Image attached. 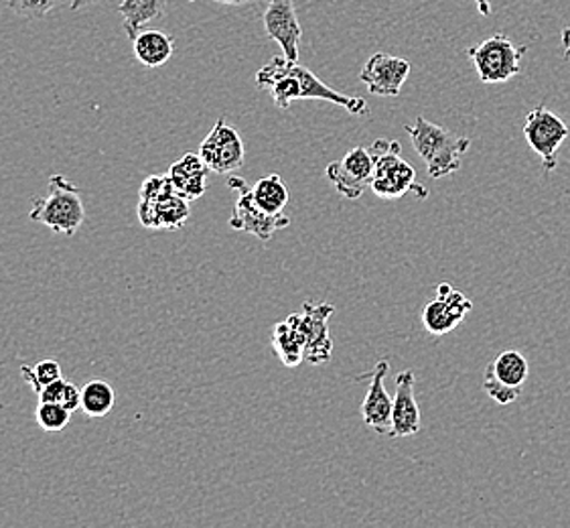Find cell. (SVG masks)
Segmentation results:
<instances>
[{
  "instance_id": "ac0fdd59",
  "label": "cell",
  "mask_w": 570,
  "mask_h": 528,
  "mask_svg": "<svg viewBox=\"0 0 570 528\" xmlns=\"http://www.w3.org/2000/svg\"><path fill=\"white\" fill-rule=\"evenodd\" d=\"M167 0H122L118 12L122 17V29L126 37L132 41L147 25L155 23L165 17Z\"/></svg>"
},
{
  "instance_id": "8992f818",
  "label": "cell",
  "mask_w": 570,
  "mask_h": 528,
  "mask_svg": "<svg viewBox=\"0 0 570 528\" xmlns=\"http://www.w3.org/2000/svg\"><path fill=\"white\" fill-rule=\"evenodd\" d=\"M525 143L537 153L544 172L552 173L559 165V150L569 137V127L547 106L532 108L524 123Z\"/></svg>"
},
{
  "instance_id": "44dd1931",
  "label": "cell",
  "mask_w": 570,
  "mask_h": 528,
  "mask_svg": "<svg viewBox=\"0 0 570 528\" xmlns=\"http://www.w3.org/2000/svg\"><path fill=\"white\" fill-rule=\"evenodd\" d=\"M252 197L268 214H283L288 204V187L281 175H268L252 185Z\"/></svg>"
},
{
  "instance_id": "d6986e66",
  "label": "cell",
  "mask_w": 570,
  "mask_h": 528,
  "mask_svg": "<svg viewBox=\"0 0 570 528\" xmlns=\"http://www.w3.org/2000/svg\"><path fill=\"white\" fill-rule=\"evenodd\" d=\"M273 350L283 366L295 368L305 360V338L291 317L273 327Z\"/></svg>"
},
{
  "instance_id": "2e32d148",
  "label": "cell",
  "mask_w": 570,
  "mask_h": 528,
  "mask_svg": "<svg viewBox=\"0 0 570 528\" xmlns=\"http://www.w3.org/2000/svg\"><path fill=\"white\" fill-rule=\"evenodd\" d=\"M209 173L199 153H185L179 162L173 163L167 175L171 177L175 194L185 197L187 202H195L206 194Z\"/></svg>"
},
{
  "instance_id": "9c48e42d",
  "label": "cell",
  "mask_w": 570,
  "mask_h": 528,
  "mask_svg": "<svg viewBox=\"0 0 570 528\" xmlns=\"http://www.w3.org/2000/svg\"><path fill=\"white\" fill-rule=\"evenodd\" d=\"M327 179L337 194L347 199H360L374 179V155L370 147H355L340 162L327 165Z\"/></svg>"
},
{
  "instance_id": "f1b7e54d",
  "label": "cell",
  "mask_w": 570,
  "mask_h": 528,
  "mask_svg": "<svg viewBox=\"0 0 570 528\" xmlns=\"http://www.w3.org/2000/svg\"><path fill=\"white\" fill-rule=\"evenodd\" d=\"M194 2V0H189ZM219 4H228V7H248V4H256V2H266V0H214Z\"/></svg>"
},
{
  "instance_id": "f546056e",
  "label": "cell",
  "mask_w": 570,
  "mask_h": 528,
  "mask_svg": "<svg viewBox=\"0 0 570 528\" xmlns=\"http://www.w3.org/2000/svg\"><path fill=\"white\" fill-rule=\"evenodd\" d=\"M96 2H102V0H71V11H80V9H88Z\"/></svg>"
},
{
  "instance_id": "52a82bcc",
  "label": "cell",
  "mask_w": 570,
  "mask_h": 528,
  "mask_svg": "<svg viewBox=\"0 0 570 528\" xmlns=\"http://www.w3.org/2000/svg\"><path fill=\"white\" fill-rule=\"evenodd\" d=\"M530 366L522 352L505 350L491 360L483 377V391L498 404H510L522 397Z\"/></svg>"
},
{
  "instance_id": "d4e9b609",
  "label": "cell",
  "mask_w": 570,
  "mask_h": 528,
  "mask_svg": "<svg viewBox=\"0 0 570 528\" xmlns=\"http://www.w3.org/2000/svg\"><path fill=\"white\" fill-rule=\"evenodd\" d=\"M59 0H7L9 9L24 19H43L47 12L53 11Z\"/></svg>"
},
{
  "instance_id": "d6a6232c",
  "label": "cell",
  "mask_w": 570,
  "mask_h": 528,
  "mask_svg": "<svg viewBox=\"0 0 570 528\" xmlns=\"http://www.w3.org/2000/svg\"><path fill=\"white\" fill-rule=\"evenodd\" d=\"M0 409H4V404H2V402H0Z\"/></svg>"
},
{
  "instance_id": "83f0119b",
  "label": "cell",
  "mask_w": 570,
  "mask_h": 528,
  "mask_svg": "<svg viewBox=\"0 0 570 528\" xmlns=\"http://www.w3.org/2000/svg\"><path fill=\"white\" fill-rule=\"evenodd\" d=\"M61 404H63L68 411H71V413L81 409V389H78L73 382H68L66 392H63V399H61Z\"/></svg>"
},
{
  "instance_id": "6da1fadb",
  "label": "cell",
  "mask_w": 570,
  "mask_h": 528,
  "mask_svg": "<svg viewBox=\"0 0 570 528\" xmlns=\"http://www.w3.org/2000/svg\"><path fill=\"white\" fill-rule=\"evenodd\" d=\"M404 130L411 135L412 147L419 153L433 179H443L459 172L463 155L471 149V138L459 137L422 116L412 125H406Z\"/></svg>"
},
{
  "instance_id": "ffe728a7",
  "label": "cell",
  "mask_w": 570,
  "mask_h": 528,
  "mask_svg": "<svg viewBox=\"0 0 570 528\" xmlns=\"http://www.w3.org/2000/svg\"><path fill=\"white\" fill-rule=\"evenodd\" d=\"M116 391L110 382L94 379L81 389V411L91 419H102L115 409Z\"/></svg>"
},
{
  "instance_id": "7402d4cb",
  "label": "cell",
  "mask_w": 570,
  "mask_h": 528,
  "mask_svg": "<svg viewBox=\"0 0 570 528\" xmlns=\"http://www.w3.org/2000/svg\"><path fill=\"white\" fill-rule=\"evenodd\" d=\"M155 204V212H157V231L165 228V231H181L183 226L189 219V204L185 197L179 194H171V196L160 199V202H153Z\"/></svg>"
},
{
  "instance_id": "9a60e30c",
  "label": "cell",
  "mask_w": 570,
  "mask_h": 528,
  "mask_svg": "<svg viewBox=\"0 0 570 528\" xmlns=\"http://www.w3.org/2000/svg\"><path fill=\"white\" fill-rule=\"evenodd\" d=\"M392 429L389 437L416 436L421 431V409L414 399V372L402 370L396 377V394L392 397Z\"/></svg>"
},
{
  "instance_id": "ba28073f",
  "label": "cell",
  "mask_w": 570,
  "mask_h": 528,
  "mask_svg": "<svg viewBox=\"0 0 570 528\" xmlns=\"http://www.w3.org/2000/svg\"><path fill=\"white\" fill-rule=\"evenodd\" d=\"M335 313L331 303H313L307 301L301 313L288 315L305 338V360L311 364L330 362L333 352V340L330 333V317Z\"/></svg>"
},
{
  "instance_id": "8fae6325",
  "label": "cell",
  "mask_w": 570,
  "mask_h": 528,
  "mask_svg": "<svg viewBox=\"0 0 570 528\" xmlns=\"http://www.w3.org/2000/svg\"><path fill=\"white\" fill-rule=\"evenodd\" d=\"M473 303L468 295L456 291L451 283H441L436 287V297L431 299L422 310V325L433 335H445L465 322Z\"/></svg>"
},
{
  "instance_id": "30bf717a",
  "label": "cell",
  "mask_w": 570,
  "mask_h": 528,
  "mask_svg": "<svg viewBox=\"0 0 570 528\" xmlns=\"http://www.w3.org/2000/svg\"><path fill=\"white\" fill-rule=\"evenodd\" d=\"M199 155L206 162L209 172L226 175L242 169L244 165V140L240 133L229 127L226 118H217L216 127L204 138Z\"/></svg>"
},
{
  "instance_id": "5b68a950",
  "label": "cell",
  "mask_w": 570,
  "mask_h": 528,
  "mask_svg": "<svg viewBox=\"0 0 570 528\" xmlns=\"http://www.w3.org/2000/svg\"><path fill=\"white\" fill-rule=\"evenodd\" d=\"M228 185L238 194L234 214L229 219V226L234 231L248 232L252 236H256L258 241L268 242L276 232L291 226V218L286 216L285 212L283 214H268V212H264L263 207H258V204L252 197L250 185L246 184L242 177L232 175Z\"/></svg>"
},
{
  "instance_id": "603a6c76",
  "label": "cell",
  "mask_w": 570,
  "mask_h": 528,
  "mask_svg": "<svg viewBox=\"0 0 570 528\" xmlns=\"http://www.w3.org/2000/svg\"><path fill=\"white\" fill-rule=\"evenodd\" d=\"M21 374H23L24 382L33 389L35 394L43 391V387L47 384L63 379L58 360H41L35 366H21Z\"/></svg>"
},
{
  "instance_id": "e0dca14e",
  "label": "cell",
  "mask_w": 570,
  "mask_h": 528,
  "mask_svg": "<svg viewBox=\"0 0 570 528\" xmlns=\"http://www.w3.org/2000/svg\"><path fill=\"white\" fill-rule=\"evenodd\" d=\"M132 49L145 68L157 69L173 58L175 41L159 29H145L132 39Z\"/></svg>"
},
{
  "instance_id": "4fadbf2b",
  "label": "cell",
  "mask_w": 570,
  "mask_h": 528,
  "mask_svg": "<svg viewBox=\"0 0 570 528\" xmlns=\"http://www.w3.org/2000/svg\"><path fill=\"white\" fill-rule=\"evenodd\" d=\"M409 76H411V63L406 59L396 58L390 53H374L362 68L360 80L364 81L367 90L374 96L392 98V96H399Z\"/></svg>"
},
{
  "instance_id": "5bb4252c",
  "label": "cell",
  "mask_w": 570,
  "mask_h": 528,
  "mask_svg": "<svg viewBox=\"0 0 570 528\" xmlns=\"http://www.w3.org/2000/svg\"><path fill=\"white\" fill-rule=\"evenodd\" d=\"M389 370V360H380L372 374H364V379H370V389L365 392V399L362 402V419L365 426L374 429L380 436H389L392 429V402L394 401L384 387Z\"/></svg>"
},
{
  "instance_id": "7a4b0ae2",
  "label": "cell",
  "mask_w": 570,
  "mask_h": 528,
  "mask_svg": "<svg viewBox=\"0 0 570 528\" xmlns=\"http://www.w3.org/2000/svg\"><path fill=\"white\" fill-rule=\"evenodd\" d=\"M370 150L374 155V179L372 192L382 199H400L412 196L426 197L429 189L416 182V172L411 163L402 159V147L399 140L377 138Z\"/></svg>"
},
{
  "instance_id": "836d02e7",
  "label": "cell",
  "mask_w": 570,
  "mask_h": 528,
  "mask_svg": "<svg viewBox=\"0 0 570 528\" xmlns=\"http://www.w3.org/2000/svg\"><path fill=\"white\" fill-rule=\"evenodd\" d=\"M59 2H61V0H59Z\"/></svg>"
},
{
  "instance_id": "4316f807",
  "label": "cell",
  "mask_w": 570,
  "mask_h": 528,
  "mask_svg": "<svg viewBox=\"0 0 570 528\" xmlns=\"http://www.w3.org/2000/svg\"><path fill=\"white\" fill-rule=\"evenodd\" d=\"M66 387H68V380L66 379H59L51 382V384H47V387H43V391L37 394L39 402H61Z\"/></svg>"
},
{
  "instance_id": "484cf974",
  "label": "cell",
  "mask_w": 570,
  "mask_h": 528,
  "mask_svg": "<svg viewBox=\"0 0 570 528\" xmlns=\"http://www.w3.org/2000/svg\"><path fill=\"white\" fill-rule=\"evenodd\" d=\"M171 194H175V187L169 175H150L140 187V199L147 202H160Z\"/></svg>"
},
{
  "instance_id": "1f68e13d",
  "label": "cell",
  "mask_w": 570,
  "mask_h": 528,
  "mask_svg": "<svg viewBox=\"0 0 570 528\" xmlns=\"http://www.w3.org/2000/svg\"><path fill=\"white\" fill-rule=\"evenodd\" d=\"M475 4H478V11L483 14V17H490L491 14V4L490 0H473Z\"/></svg>"
},
{
  "instance_id": "277c9868",
  "label": "cell",
  "mask_w": 570,
  "mask_h": 528,
  "mask_svg": "<svg viewBox=\"0 0 570 528\" xmlns=\"http://www.w3.org/2000/svg\"><path fill=\"white\" fill-rule=\"evenodd\" d=\"M528 47H515L510 37L491 35L480 46L471 47L468 58L475 66V71L483 84H503L520 74V61Z\"/></svg>"
},
{
  "instance_id": "7c38bea8",
  "label": "cell",
  "mask_w": 570,
  "mask_h": 528,
  "mask_svg": "<svg viewBox=\"0 0 570 528\" xmlns=\"http://www.w3.org/2000/svg\"><path fill=\"white\" fill-rule=\"evenodd\" d=\"M263 23L268 39L283 49V56L293 61L298 59V43H301V23H298L295 0H266Z\"/></svg>"
},
{
  "instance_id": "cb8c5ba5",
  "label": "cell",
  "mask_w": 570,
  "mask_h": 528,
  "mask_svg": "<svg viewBox=\"0 0 570 528\" xmlns=\"http://www.w3.org/2000/svg\"><path fill=\"white\" fill-rule=\"evenodd\" d=\"M35 419L47 433H59L69 426L71 411H68L61 402H39Z\"/></svg>"
},
{
  "instance_id": "4dcf8cb0",
  "label": "cell",
  "mask_w": 570,
  "mask_h": 528,
  "mask_svg": "<svg viewBox=\"0 0 570 528\" xmlns=\"http://www.w3.org/2000/svg\"><path fill=\"white\" fill-rule=\"evenodd\" d=\"M562 46H564V58L570 59V25L562 29Z\"/></svg>"
},
{
  "instance_id": "3957f363",
  "label": "cell",
  "mask_w": 570,
  "mask_h": 528,
  "mask_svg": "<svg viewBox=\"0 0 570 528\" xmlns=\"http://www.w3.org/2000/svg\"><path fill=\"white\" fill-rule=\"evenodd\" d=\"M29 218L43 224L49 231L73 236L86 218L80 187L63 175H53L49 179V196L35 199Z\"/></svg>"
}]
</instances>
